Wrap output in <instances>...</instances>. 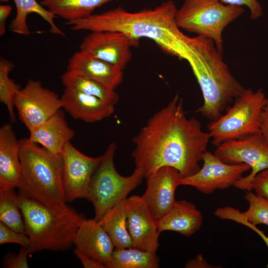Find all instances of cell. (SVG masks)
Returning a JSON list of instances; mask_svg holds the SVG:
<instances>
[{"instance_id":"cell-1","label":"cell","mask_w":268,"mask_h":268,"mask_svg":"<svg viewBox=\"0 0 268 268\" xmlns=\"http://www.w3.org/2000/svg\"><path fill=\"white\" fill-rule=\"evenodd\" d=\"M210 139L197 119L187 117L183 99L177 93L133 138L132 156L144 178L164 166L173 167L182 178L187 177L200 169Z\"/></svg>"},{"instance_id":"cell-2","label":"cell","mask_w":268,"mask_h":268,"mask_svg":"<svg viewBox=\"0 0 268 268\" xmlns=\"http://www.w3.org/2000/svg\"><path fill=\"white\" fill-rule=\"evenodd\" d=\"M177 9L174 2L170 0L154 8L134 12L118 6L65 23L75 31H118L138 41L140 38H149L166 54L186 60L192 37L184 34L178 27Z\"/></svg>"},{"instance_id":"cell-3","label":"cell","mask_w":268,"mask_h":268,"mask_svg":"<svg viewBox=\"0 0 268 268\" xmlns=\"http://www.w3.org/2000/svg\"><path fill=\"white\" fill-rule=\"evenodd\" d=\"M214 41L203 36L192 37L188 62L201 87L203 104L197 110L214 121L245 89L232 74Z\"/></svg>"},{"instance_id":"cell-4","label":"cell","mask_w":268,"mask_h":268,"mask_svg":"<svg viewBox=\"0 0 268 268\" xmlns=\"http://www.w3.org/2000/svg\"><path fill=\"white\" fill-rule=\"evenodd\" d=\"M19 205L29 253L43 250L65 251L73 245L76 232L84 216L66 202L45 204L21 192Z\"/></svg>"},{"instance_id":"cell-5","label":"cell","mask_w":268,"mask_h":268,"mask_svg":"<svg viewBox=\"0 0 268 268\" xmlns=\"http://www.w3.org/2000/svg\"><path fill=\"white\" fill-rule=\"evenodd\" d=\"M19 142L21 192L45 204L66 202L62 155L50 152L28 138Z\"/></svg>"},{"instance_id":"cell-6","label":"cell","mask_w":268,"mask_h":268,"mask_svg":"<svg viewBox=\"0 0 268 268\" xmlns=\"http://www.w3.org/2000/svg\"><path fill=\"white\" fill-rule=\"evenodd\" d=\"M244 11L241 6L225 4L220 0H184L177 9L176 20L180 29L212 39L222 54L224 29Z\"/></svg>"},{"instance_id":"cell-7","label":"cell","mask_w":268,"mask_h":268,"mask_svg":"<svg viewBox=\"0 0 268 268\" xmlns=\"http://www.w3.org/2000/svg\"><path fill=\"white\" fill-rule=\"evenodd\" d=\"M268 105V97L262 89H245L224 115L208 124L212 144L217 147L260 132L262 113Z\"/></svg>"},{"instance_id":"cell-8","label":"cell","mask_w":268,"mask_h":268,"mask_svg":"<svg viewBox=\"0 0 268 268\" xmlns=\"http://www.w3.org/2000/svg\"><path fill=\"white\" fill-rule=\"evenodd\" d=\"M116 148L114 142L108 146L89 185L86 199L93 205L94 219L97 221L115 205L126 200L144 178L142 171L136 168L129 176L118 173L114 161Z\"/></svg>"},{"instance_id":"cell-9","label":"cell","mask_w":268,"mask_h":268,"mask_svg":"<svg viewBox=\"0 0 268 268\" xmlns=\"http://www.w3.org/2000/svg\"><path fill=\"white\" fill-rule=\"evenodd\" d=\"M14 104L29 131L45 122L63 106L61 97L55 91L31 79L17 92Z\"/></svg>"},{"instance_id":"cell-10","label":"cell","mask_w":268,"mask_h":268,"mask_svg":"<svg viewBox=\"0 0 268 268\" xmlns=\"http://www.w3.org/2000/svg\"><path fill=\"white\" fill-rule=\"evenodd\" d=\"M202 160V167L195 174L181 178L180 185L190 186L203 194H210L216 189L234 186L243 174L251 169L249 165L244 163H226L207 150Z\"/></svg>"},{"instance_id":"cell-11","label":"cell","mask_w":268,"mask_h":268,"mask_svg":"<svg viewBox=\"0 0 268 268\" xmlns=\"http://www.w3.org/2000/svg\"><path fill=\"white\" fill-rule=\"evenodd\" d=\"M62 156V179L66 202L86 199L91 177L102 155L96 157L87 156L69 142L66 145Z\"/></svg>"},{"instance_id":"cell-12","label":"cell","mask_w":268,"mask_h":268,"mask_svg":"<svg viewBox=\"0 0 268 268\" xmlns=\"http://www.w3.org/2000/svg\"><path fill=\"white\" fill-rule=\"evenodd\" d=\"M139 43L120 32L92 31L82 39L79 49L124 70L132 59L131 47Z\"/></svg>"},{"instance_id":"cell-13","label":"cell","mask_w":268,"mask_h":268,"mask_svg":"<svg viewBox=\"0 0 268 268\" xmlns=\"http://www.w3.org/2000/svg\"><path fill=\"white\" fill-rule=\"evenodd\" d=\"M181 178L179 172L170 166L160 167L146 178V189L141 198L156 221L174 206Z\"/></svg>"},{"instance_id":"cell-14","label":"cell","mask_w":268,"mask_h":268,"mask_svg":"<svg viewBox=\"0 0 268 268\" xmlns=\"http://www.w3.org/2000/svg\"><path fill=\"white\" fill-rule=\"evenodd\" d=\"M125 206L128 229L134 248L156 253L159 235L156 221L141 197L133 196L126 199Z\"/></svg>"},{"instance_id":"cell-15","label":"cell","mask_w":268,"mask_h":268,"mask_svg":"<svg viewBox=\"0 0 268 268\" xmlns=\"http://www.w3.org/2000/svg\"><path fill=\"white\" fill-rule=\"evenodd\" d=\"M214 154L226 163H244L251 168L268 160V142L259 132L225 141L216 147Z\"/></svg>"},{"instance_id":"cell-16","label":"cell","mask_w":268,"mask_h":268,"mask_svg":"<svg viewBox=\"0 0 268 268\" xmlns=\"http://www.w3.org/2000/svg\"><path fill=\"white\" fill-rule=\"evenodd\" d=\"M73 244L78 251L104 265L111 261L115 248L107 232L94 218L82 220Z\"/></svg>"},{"instance_id":"cell-17","label":"cell","mask_w":268,"mask_h":268,"mask_svg":"<svg viewBox=\"0 0 268 268\" xmlns=\"http://www.w3.org/2000/svg\"><path fill=\"white\" fill-rule=\"evenodd\" d=\"M62 107L73 118L94 123L109 117L115 105L98 97L65 88L61 97Z\"/></svg>"},{"instance_id":"cell-18","label":"cell","mask_w":268,"mask_h":268,"mask_svg":"<svg viewBox=\"0 0 268 268\" xmlns=\"http://www.w3.org/2000/svg\"><path fill=\"white\" fill-rule=\"evenodd\" d=\"M115 89L123 81V69L85 51L75 52L68 61L67 69Z\"/></svg>"},{"instance_id":"cell-19","label":"cell","mask_w":268,"mask_h":268,"mask_svg":"<svg viewBox=\"0 0 268 268\" xmlns=\"http://www.w3.org/2000/svg\"><path fill=\"white\" fill-rule=\"evenodd\" d=\"M20 142L12 125L0 128V188L18 187L21 177Z\"/></svg>"},{"instance_id":"cell-20","label":"cell","mask_w":268,"mask_h":268,"mask_svg":"<svg viewBox=\"0 0 268 268\" xmlns=\"http://www.w3.org/2000/svg\"><path fill=\"white\" fill-rule=\"evenodd\" d=\"M29 132L28 138L30 141L41 145L51 152L60 155L75 135L74 131L68 127L64 113L61 109Z\"/></svg>"},{"instance_id":"cell-21","label":"cell","mask_w":268,"mask_h":268,"mask_svg":"<svg viewBox=\"0 0 268 268\" xmlns=\"http://www.w3.org/2000/svg\"><path fill=\"white\" fill-rule=\"evenodd\" d=\"M202 222L201 212L186 201H176L171 209L156 221L159 233L173 231L189 237L198 231Z\"/></svg>"},{"instance_id":"cell-22","label":"cell","mask_w":268,"mask_h":268,"mask_svg":"<svg viewBox=\"0 0 268 268\" xmlns=\"http://www.w3.org/2000/svg\"><path fill=\"white\" fill-rule=\"evenodd\" d=\"M61 80L65 88L95 96L114 105L119 101L115 89L77 70L67 69L62 75Z\"/></svg>"},{"instance_id":"cell-23","label":"cell","mask_w":268,"mask_h":268,"mask_svg":"<svg viewBox=\"0 0 268 268\" xmlns=\"http://www.w3.org/2000/svg\"><path fill=\"white\" fill-rule=\"evenodd\" d=\"M16 13L11 20L9 29L11 32L22 35L30 34L27 24V17L29 14L35 13L39 15L46 21L50 26V32L56 35L65 36V33L57 26L54 22L56 16L52 14L36 0H13Z\"/></svg>"},{"instance_id":"cell-24","label":"cell","mask_w":268,"mask_h":268,"mask_svg":"<svg viewBox=\"0 0 268 268\" xmlns=\"http://www.w3.org/2000/svg\"><path fill=\"white\" fill-rule=\"evenodd\" d=\"M119 0H42L40 4L55 16L67 21L86 17L98 7Z\"/></svg>"},{"instance_id":"cell-25","label":"cell","mask_w":268,"mask_h":268,"mask_svg":"<svg viewBox=\"0 0 268 268\" xmlns=\"http://www.w3.org/2000/svg\"><path fill=\"white\" fill-rule=\"evenodd\" d=\"M125 201L115 205L99 221L109 235L116 248L134 247L128 229Z\"/></svg>"},{"instance_id":"cell-26","label":"cell","mask_w":268,"mask_h":268,"mask_svg":"<svg viewBox=\"0 0 268 268\" xmlns=\"http://www.w3.org/2000/svg\"><path fill=\"white\" fill-rule=\"evenodd\" d=\"M159 259L156 253L131 247L116 248L107 268H157Z\"/></svg>"},{"instance_id":"cell-27","label":"cell","mask_w":268,"mask_h":268,"mask_svg":"<svg viewBox=\"0 0 268 268\" xmlns=\"http://www.w3.org/2000/svg\"><path fill=\"white\" fill-rule=\"evenodd\" d=\"M14 189L12 187L0 188V221L17 232L25 233L18 196Z\"/></svg>"},{"instance_id":"cell-28","label":"cell","mask_w":268,"mask_h":268,"mask_svg":"<svg viewBox=\"0 0 268 268\" xmlns=\"http://www.w3.org/2000/svg\"><path fill=\"white\" fill-rule=\"evenodd\" d=\"M14 67V64L2 57L0 58V101L6 107L9 119L12 123L16 122L14 112V101L20 86L9 76V73Z\"/></svg>"},{"instance_id":"cell-29","label":"cell","mask_w":268,"mask_h":268,"mask_svg":"<svg viewBox=\"0 0 268 268\" xmlns=\"http://www.w3.org/2000/svg\"><path fill=\"white\" fill-rule=\"evenodd\" d=\"M244 197L249 203L248 209L241 212L245 219L256 226H268V201L251 191H246Z\"/></svg>"},{"instance_id":"cell-30","label":"cell","mask_w":268,"mask_h":268,"mask_svg":"<svg viewBox=\"0 0 268 268\" xmlns=\"http://www.w3.org/2000/svg\"><path fill=\"white\" fill-rule=\"evenodd\" d=\"M9 243H16L28 248L30 240L25 233L17 232L0 221V244Z\"/></svg>"},{"instance_id":"cell-31","label":"cell","mask_w":268,"mask_h":268,"mask_svg":"<svg viewBox=\"0 0 268 268\" xmlns=\"http://www.w3.org/2000/svg\"><path fill=\"white\" fill-rule=\"evenodd\" d=\"M252 190L255 194L268 201V168L257 174L251 182Z\"/></svg>"},{"instance_id":"cell-32","label":"cell","mask_w":268,"mask_h":268,"mask_svg":"<svg viewBox=\"0 0 268 268\" xmlns=\"http://www.w3.org/2000/svg\"><path fill=\"white\" fill-rule=\"evenodd\" d=\"M223 3L247 6L250 11V18L256 20L263 15V8L259 0H220Z\"/></svg>"},{"instance_id":"cell-33","label":"cell","mask_w":268,"mask_h":268,"mask_svg":"<svg viewBox=\"0 0 268 268\" xmlns=\"http://www.w3.org/2000/svg\"><path fill=\"white\" fill-rule=\"evenodd\" d=\"M29 254L28 248L22 247L16 256L9 257L5 262V266L9 268H27V256Z\"/></svg>"},{"instance_id":"cell-34","label":"cell","mask_w":268,"mask_h":268,"mask_svg":"<svg viewBox=\"0 0 268 268\" xmlns=\"http://www.w3.org/2000/svg\"><path fill=\"white\" fill-rule=\"evenodd\" d=\"M74 253L85 268H105V265L83 254L77 249H74Z\"/></svg>"},{"instance_id":"cell-35","label":"cell","mask_w":268,"mask_h":268,"mask_svg":"<svg viewBox=\"0 0 268 268\" xmlns=\"http://www.w3.org/2000/svg\"><path fill=\"white\" fill-rule=\"evenodd\" d=\"M11 6L9 4L0 5V35H3L6 32L5 23L7 18L10 14Z\"/></svg>"},{"instance_id":"cell-36","label":"cell","mask_w":268,"mask_h":268,"mask_svg":"<svg viewBox=\"0 0 268 268\" xmlns=\"http://www.w3.org/2000/svg\"><path fill=\"white\" fill-rule=\"evenodd\" d=\"M210 266L204 259L201 255H197L196 258L189 261L185 265V267L188 268H210Z\"/></svg>"},{"instance_id":"cell-37","label":"cell","mask_w":268,"mask_h":268,"mask_svg":"<svg viewBox=\"0 0 268 268\" xmlns=\"http://www.w3.org/2000/svg\"><path fill=\"white\" fill-rule=\"evenodd\" d=\"M260 132L268 142V105L262 113Z\"/></svg>"},{"instance_id":"cell-38","label":"cell","mask_w":268,"mask_h":268,"mask_svg":"<svg viewBox=\"0 0 268 268\" xmlns=\"http://www.w3.org/2000/svg\"><path fill=\"white\" fill-rule=\"evenodd\" d=\"M9 0H0L1 2H7Z\"/></svg>"}]
</instances>
